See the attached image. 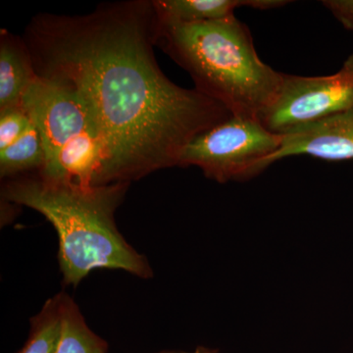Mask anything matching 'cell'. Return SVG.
Segmentation results:
<instances>
[{
	"instance_id": "cell-5",
	"label": "cell",
	"mask_w": 353,
	"mask_h": 353,
	"mask_svg": "<svg viewBox=\"0 0 353 353\" xmlns=\"http://www.w3.org/2000/svg\"><path fill=\"white\" fill-rule=\"evenodd\" d=\"M282 134L267 130L259 118L232 115L192 139L180 166H196L219 183L248 180L269 167Z\"/></svg>"
},
{
	"instance_id": "cell-11",
	"label": "cell",
	"mask_w": 353,
	"mask_h": 353,
	"mask_svg": "<svg viewBox=\"0 0 353 353\" xmlns=\"http://www.w3.org/2000/svg\"><path fill=\"white\" fill-rule=\"evenodd\" d=\"M44 160L43 141L32 123L19 139L0 150V175L9 180L39 172L43 169Z\"/></svg>"
},
{
	"instance_id": "cell-10",
	"label": "cell",
	"mask_w": 353,
	"mask_h": 353,
	"mask_svg": "<svg viewBox=\"0 0 353 353\" xmlns=\"http://www.w3.org/2000/svg\"><path fill=\"white\" fill-rule=\"evenodd\" d=\"M61 338L57 353H106L108 343L88 328L75 301L61 292Z\"/></svg>"
},
{
	"instance_id": "cell-15",
	"label": "cell",
	"mask_w": 353,
	"mask_h": 353,
	"mask_svg": "<svg viewBox=\"0 0 353 353\" xmlns=\"http://www.w3.org/2000/svg\"><path fill=\"white\" fill-rule=\"evenodd\" d=\"M162 353H218L217 350H212V348L204 347H199L194 352H162Z\"/></svg>"
},
{
	"instance_id": "cell-13",
	"label": "cell",
	"mask_w": 353,
	"mask_h": 353,
	"mask_svg": "<svg viewBox=\"0 0 353 353\" xmlns=\"http://www.w3.org/2000/svg\"><path fill=\"white\" fill-rule=\"evenodd\" d=\"M31 124L22 106L0 111V150L19 139Z\"/></svg>"
},
{
	"instance_id": "cell-3",
	"label": "cell",
	"mask_w": 353,
	"mask_h": 353,
	"mask_svg": "<svg viewBox=\"0 0 353 353\" xmlns=\"http://www.w3.org/2000/svg\"><path fill=\"white\" fill-rule=\"evenodd\" d=\"M157 46L190 74L196 90L232 115L259 118L282 85L284 73L262 61L250 29L236 16L199 24L157 17Z\"/></svg>"
},
{
	"instance_id": "cell-4",
	"label": "cell",
	"mask_w": 353,
	"mask_h": 353,
	"mask_svg": "<svg viewBox=\"0 0 353 353\" xmlns=\"http://www.w3.org/2000/svg\"><path fill=\"white\" fill-rule=\"evenodd\" d=\"M22 108L43 141L46 160L39 175L82 187L112 183L105 143L85 104L69 88L38 76Z\"/></svg>"
},
{
	"instance_id": "cell-1",
	"label": "cell",
	"mask_w": 353,
	"mask_h": 353,
	"mask_svg": "<svg viewBox=\"0 0 353 353\" xmlns=\"http://www.w3.org/2000/svg\"><path fill=\"white\" fill-rule=\"evenodd\" d=\"M152 1L101 4L85 15L44 13L23 37L37 75L69 88L94 121L113 183L180 166L188 145L232 113L179 87L158 66Z\"/></svg>"
},
{
	"instance_id": "cell-12",
	"label": "cell",
	"mask_w": 353,
	"mask_h": 353,
	"mask_svg": "<svg viewBox=\"0 0 353 353\" xmlns=\"http://www.w3.org/2000/svg\"><path fill=\"white\" fill-rule=\"evenodd\" d=\"M31 323L29 339L19 353H57L61 338L59 294L48 299Z\"/></svg>"
},
{
	"instance_id": "cell-7",
	"label": "cell",
	"mask_w": 353,
	"mask_h": 353,
	"mask_svg": "<svg viewBox=\"0 0 353 353\" xmlns=\"http://www.w3.org/2000/svg\"><path fill=\"white\" fill-rule=\"evenodd\" d=\"M308 155L326 161L353 159V108L283 134L269 166L284 158Z\"/></svg>"
},
{
	"instance_id": "cell-8",
	"label": "cell",
	"mask_w": 353,
	"mask_h": 353,
	"mask_svg": "<svg viewBox=\"0 0 353 353\" xmlns=\"http://www.w3.org/2000/svg\"><path fill=\"white\" fill-rule=\"evenodd\" d=\"M36 70L24 39L6 30L0 32V111L20 108L36 80Z\"/></svg>"
},
{
	"instance_id": "cell-14",
	"label": "cell",
	"mask_w": 353,
	"mask_h": 353,
	"mask_svg": "<svg viewBox=\"0 0 353 353\" xmlns=\"http://www.w3.org/2000/svg\"><path fill=\"white\" fill-rule=\"evenodd\" d=\"M321 3L345 30L353 32V0H324Z\"/></svg>"
},
{
	"instance_id": "cell-9",
	"label": "cell",
	"mask_w": 353,
	"mask_h": 353,
	"mask_svg": "<svg viewBox=\"0 0 353 353\" xmlns=\"http://www.w3.org/2000/svg\"><path fill=\"white\" fill-rule=\"evenodd\" d=\"M158 19L199 24L234 17V10L248 7V0H154Z\"/></svg>"
},
{
	"instance_id": "cell-2",
	"label": "cell",
	"mask_w": 353,
	"mask_h": 353,
	"mask_svg": "<svg viewBox=\"0 0 353 353\" xmlns=\"http://www.w3.org/2000/svg\"><path fill=\"white\" fill-rule=\"evenodd\" d=\"M129 185L82 187L46 180L34 172L7 180L2 196L38 211L53 225L59 238L58 260L64 283L77 287L97 268L152 277L148 259L127 243L116 226L115 211Z\"/></svg>"
},
{
	"instance_id": "cell-6",
	"label": "cell",
	"mask_w": 353,
	"mask_h": 353,
	"mask_svg": "<svg viewBox=\"0 0 353 353\" xmlns=\"http://www.w3.org/2000/svg\"><path fill=\"white\" fill-rule=\"evenodd\" d=\"M353 108V53L333 75L284 74L275 101L260 114L267 130L285 134Z\"/></svg>"
}]
</instances>
